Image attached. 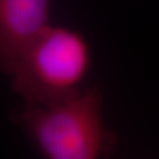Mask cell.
Masks as SVG:
<instances>
[{"instance_id":"obj_1","label":"cell","mask_w":159,"mask_h":159,"mask_svg":"<svg viewBox=\"0 0 159 159\" xmlns=\"http://www.w3.org/2000/svg\"><path fill=\"white\" fill-rule=\"evenodd\" d=\"M11 120L50 159L100 158L116 147L117 136L103 123L98 86L54 106L24 103L12 110Z\"/></svg>"},{"instance_id":"obj_2","label":"cell","mask_w":159,"mask_h":159,"mask_svg":"<svg viewBox=\"0 0 159 159\" xmlns=\"http://www.w3.org/2000/svg\"><path fill=\"white\" fill-rule=\"evenodd\" d=\"M90 66V47L82 33L49 26L12 65L11 90L24 103L54 106L84 91Z\"/></svg>"},{"instance_id":"obj_3","label":"cell","mask_w":159,"mask_h":159,"mask_svg":"<svg viewBox=\"0 0 159 159\" xmlns=\"http://www.w3.org/2000/svg\"><path fill=\"white\" fill-rule=\"evenodd\" d=\"M49 19L50 0H0V66L4 74L50 26Z\"/></svg>"}]
</instances>
